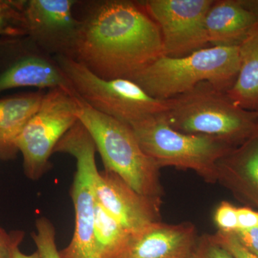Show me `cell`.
<instances>
[{
	"label": "cell",
	"instance_id": "obj_10",
	"mask_svg": "<svg viewBox=\"0 0 258 258\" xmlns=\"http://www.w3.org/2000/svg\"><path fill=\"white\" fill-rule=\"evenodd\" d=\"M23 87L71 88L56 63L38 53L28 37L0 38V93Z\"/></svg>",
	"mask_w": 258,
	"mask_h": 258
},
{
	"label": "cell",
	"instance_id": "obj_27",
	"mask_svg": "<svg viewBox=\"0 0 258 258\" xmlns=\"http://www.w3.org/2000/svg\"><path fill=\"white\" fill-rule=\"evenodd\" d=\"M241 4L258 18V0H240Z\"/></svg>",
	"mask_w": 258,
	"mask_h": 258
},
{
	"label": "cell",
	"instance_id": "obj_28",
	"mask_svg": "<svg viewBox=\"0 0 258 258\" xmlns=\"http://www.w3.org/2000/svg\"><path fill=\"white\" fill-rule=\"evenodd\" d=\"M19 246L20 245H17L13 249V257L12 258H40L37 251L30 254H25L20 250Z\"/></svg>",
	"mask_w": 258,
	"mask_h": 258
},
{
	"label": "cell",
	"instance_id": "obj_23",
	"mask_svg": "<svg viewBox=\"0 0 258 258\" xmlns=\"http://www.w3.org/2000/svg\"><path fill=\"white\" fill-rule=\"evenodd\" d=\"M212 236L217 243L227 249L235 258H258L244 249L232 233L217 231Z\"/></svg>",
	"mask_w": 258,
	"mask_h": 258
},
{
	"label": "cell",
	"instance_id": "obj_24",
	"mask_svg": "<svg viewBox=\"0 0 258 258\" xmlns=\"http://www.w3.org/2000/svg\"><path fill=\"white\" fill-rule=\"evenodd\" d=\"M23 239V232L10 234L0 227V258L13 257V249L20 245Z\"/></svg>",
	"mask_w": 258,
	"mask_h": 258
},
{
	"label": "cell",
	"instance_id": "obj_8",
	"mask_svg": "<svg viewBox=\"0 0 258 258\" xmlns=\"http://www.w3.org/2000/svg\"><path fill=\"white\" fill-rule=\"evenodd\" d=\"M78 120L77 106L71 88H52L44 94L38 109L16 140L28 178L41 177L56 146Z\"/></svg>",
	"mask_w": 258,
	"mask_h": 258
},
{
	"label": "cell",
	"instance_id": "obj_5",
	"mask_svg": "<svg viewBox=\"0 0 258 258\" xmlns=\"http://www.w3.org/2000/svg\"><path fill=\"white\" fill-rule=\"evenodd\" d=\"M141 147L159 168L173 166L196 172L206 182H217V164L233 146L208 136L178 132L162 115L130 126Z\"/></svg>",
	"mask_w": 258,
	"mask_h": 258
},
{
	"label": "cell",
	"instance_id": "obj_22",
	"mask_svg": "<svg viewBox=\"0 0 258 258\" xmlns=\"http://www.w3.org/2000/svg\"><path fill=\"white\" fill-rule=\"evenodd\" d=\"M190 258H235L232 254L214 240L212 235L199 237Z\"/></svg>",
	"mask_w": 258,
	"mask_h": 258
},
{
	"label": "cell",
	"instance_id": "obj_7",
	"mask_svg": "<svg viewBox=\"0 0 258 258\" xmlns=\"http://www.w3.org/2000/svg\"><path fill=\"white\" fill-rule=\"evenodd\" d=\"M96 144L84 125L78 120L57 144L54 153L74 157L76 171L71 195L75 209L72 240L60 250L62 258H101L94 239L96 184L98 172Z\"/></svg>",
	"mask_w": 258,
	"mask_h": 258
},
{
	"label": "cell",
	"instance_id": "obj_3",
	"mask_svg": "<svg viewBox=\"0 0 258 258\" xmlns=\"http://www.w3.org/2000/svg\"><path fill=\"white\" fill-rule=\"evenodd\" d=\"M71 91L79 120L92 137L105 170L119 176L137 192L162 198L160 168L144 152L132 128L93 109Z\"/></svg>",
	"mask_w": 258,
	"mask_h": 258
},
{
	"label": "cell",
	"instance_id": "obj_17",
	"mask_svg": "<svg viewBox=\"0 0 258 258\" xmlns=\"http://www.w3.org/2000/svg\"><path fill=\"white\" fill-rule=\"evenodd\" d=\"M240 69L226 92L237 106L258 111V20L238 45Z\"/></svg>",
	"mask_w": 258,
	"mask_h": 258
},
{
	"label": "cell",
	"instance_id": "obj_18",
	"mask_svg": "<svg viewBox=\"0 0 258 258\" xmlns=\"http://www.w3.org/2000/svg\"><path fill=\"white\" fill-rule=\"evenodd\" d=\"M132 235L96 200L94 239L101 258H118Z\"/></svg>",
	"mask_w": 258,
	"mask_h": 258
},
{
	"label": "cell",
	"instance_id": "obj_19",
	"mask_svg": "<svg viewBox=\"0 0 258 258\" xmlns=\"http://www.w3.org/2000/svg\"><path fill=\"white\" fill-rule=\"evenodd\" d=\"M24 0H0V38L28 35Z\"/></svg>",
	"mask_w": 258,
	"mask_h": 258
},
{
	"label": "cell",
	"instance_id": "obj_13",
	"mask_svg": "<svg viewBox=\"0 0 258 258\" xmlns=\"http://www.w3.org/2000/svg\"><path fill=\"white\" fill-rule=\"evenodd\" d=\"M198 238L191 222H155L132 233L118 258H190Z\"/></svg>",
	"mask_w": 258,
	"mask_h": 258
},
{
	"label": "cell",
	"instance_id": "obj_15",
	"mask_svg": "<svg viewBox=\"0 0 258 258\" xmlns=\"http://www.w3.org/2000/svg\"><path fill=\"white\" fill-rule=\"evenodd\" d=\"M258 18L240 0H214L205 20L211 46H238Z\"/></svg>",
	"mask_w": 258,
	"mask_h": 258
},
{
	"label": "cell",
	"instance_id": "obj_14",
	"mask_svg": "<svg viewBox=\"0 0 258 258\" xmlns=\"http://www.w3.org/2000/svg\"><path fill=\"white\" fill-rule=\"evenodd\" d=\"M217 182L258 210V132L218 161Z\"/></svg>",
	"mask_w": 258,
	"mask_h": 258
},
{
	"label": "cell",
	"instance_id": "obj_1",
	"mask_svg": "<svg viewBox=\"0 0 258 258\" xmlns=\"http://www.w3.org/2000/svg\"><path fill=\"white\" fill-rule=\"evenodd\" d=\"M80 21L69 57L101 79L132 80L164 56L160 30L141 2H97Z\"/></svg>",
	"mask_w": 258,
	"mask_h": 258
},
{
	"label": "cell",
	"instance_id": "obj_26",
	"mask_svg": "<svg viewBox=\"0 0 258 258\" xmlns=\"http://www.w3.org/2000/svg\"><path fill=\"white\" fill-rule=\"evenodd\" d=\"M237 221H238L237 230L257 227H258V211H255L249 207L237 208Z\"/></svg>",
	"mask_w": 258,
	"mask_h": 258
},
{
	"label": "cell",
	"instance_id": "obj_16",
	"mask_svg": "<svg viewBox=\"0 0 258 258\" xmlns=\"http://www.w3.org/2000/svg\"><path fill=\"white\" fill-rule=\"evenodd\" d=\"M44 94L40 91L0 99V159H13L18 154L17 139L38 109Z\"/></svg>",
	"mask_w": 258,
	"mask_h": 258
},
{
	"label": "cell",
	"instance_id": "obj_12",
	"mask_svg": "<svg viewBox=\"0 0 258 258\" xmlns=\"http://www.w3.org/2000/svg\"><path fill=\"white\" fill-rule=\"evenodd\" d=\"M96 196L98 203L131 233L161 221V199L137 192L111 171H99Z\"/></svg>",
	"mask_w": 258,
	"mask_h": 258
},
{
	"label": "cell",
	"instance_id": "obj_25",
	"mask_svg": "<svg viewBox=\"0 0 258 258\" xmlns=\"http://www.w3.org/2000/svg\"><path fill=\"white\" fill-rule=\"evenodd\" d=\"M244 249L258 257V227L230 232Z\"/></svg>",
	"mask_w": 258,
	"mask_h": 258
},
{
	"label": "cell",
	"instance_id": "obj_11",
	"mask_svg": "<svg viewBox=\"0 0 258 258\" xmlns=\"http://www.w3.org/2000/svg\"><path fill=\"white\" fill-rule=\"evenodd\" d=\"M75 0H24L27 37L47 54L70 56L81 21L75 18Z\"/></svg>",
	"mask_w": 258,
	"mask_h": 258
},
{
	"label": "cell",
	"instance_id": "obj_9",
	"mask_svg": "<svg viewBox=\"0 0 258 258\" xmlns=\"http://www.w3.org/2000/svg\"><path fill=\"white\" fill-rule=\"evenodd\" d=\"M214 0H147L144 9L160 30L164 56L180 57L208 47L205 20Z\"/></svg>",
	"mask_w": 258,
	"mask_h": 258
},
{
	"label": "cell",
	"instance_id": "obj_4",
	"mask_svg": "<svg viewBox=\"0 0 258 258\" xmlns=\"http://www.w3.org/2000/svg\"><path fill=\"white\" fill-rule=\"evenodd\" d=\"M166 101L163 117L178 132L215 137L235 147L258 132V111L237 106L210 83Z\"/></svg>",
	"mask_w": 258,
	"mask_h": 258
},
{
	"label": "cell",
	"instance_id": "obj_21",
	"mask_svg": "<svg viewBox=\"0 0 258 258\" xmlns=\"http://www.w3.org/2000/svg\"><path fill=\"white\" fill-rule=\"evenodd\" d=\"M213 220L220 232H235L238 229L237 207L229 202H221L214 212Z\"/></svg>",
	"mask_w": 258,
	"mask_h": 258
},
{
	"label": "cell",
	"instance_id": "obj_6",
	"mask_svg": "<svg viewBox=\"0 0 258 258\" xmlns=\"http://www.w3.org/2000/svg\"><path fill=\"white\" fill-rule=\"evenodd\" d=\"M54 60L83 101L129 126L167 110V101L149 96L132 80L101 79L69 56L55 55Z\"/></svg>",
	"mask_w": 258,
	"mask_h": 258
},
{
	"label": "cell",
	"instance_id": "obj_2",
	"mask_svg": "<svg viewBox=\"0 0 258 258\" xmlns=\"http://www.w3.org/2000/svg\"><path fill=\"white\" fill-rule=\"evenodd\" d=\"M240 69L238 46H211L180 57L162 56L132 79L153 98L171 99L208 83L227 92Z\"/></svg>",
	"mask_w": 258,
	"mask_h": 258
},
{
	"label": "cell",
	"instance_id": "obj_20",
	"mask_svg": "<svg viewBox=\"0 0 258 258\" xmlns=\"http://www.w3.org/2000/svg\"><path fill=\"white\" fill-rule=\"evenodd\" d=\"M36 231L32 237L37 247L40 258H62L57 249L55 240V229L46 217H40L35 222Z\"/></svg>",
	"mask_w": 258,
	"mask_h": 258
}]
</instances>
